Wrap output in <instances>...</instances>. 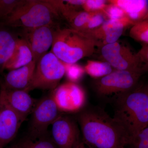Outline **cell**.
<instances>
[{
	"instance_id": "1",
	"label": "cell",
	"mask_w": 148,
	"mask_h": 148,
	"mask_svg": "<svg viewBox=\"0 0 148 148\" xmlns=\"http://www.w3.org/2000/svg\"><path fill=\"white\" fill-rule=\"evenodd\" d=\"M84 143L89 148H125L128 139L113 118L99 109L86 110L78 117Z\"/></svg>"
},
{
	"instance_id": "2",
	"label": "cell",
	"mask_w": 148,
	"mask_h": 148,
	"mask_svg": "<svg viewBox=\"0 0 148 148\" xmlns=\"http://www.w3.org/2000/svg\"><path fill=\"white\" fill-rule=\"evenodd\" d=\"M113 118L126 134L128 144L148 126V90L132 89L117 95Z\"/></svg>"
},
{
	"instance_id": "3",
	"label": "cell",
	"mask_w": 148,
	"mask_h": 148,
	"mask_svg": "<svg viewBox=\"0 0 148 148\" xmlns=\"http://www.w3.org/2000/svg\"><path fill=\"white\" fill-rule=\"evenodd\" d=\"M100 43L91 35L72 28L57 27L51 51L66 64L92 55Z\"/></svg>"
},
{
	"instance_id": "4",
	"label": "cell",
	"mask_w": 148,
	"mask_h": 148,
	"mask_svg": "<svg viewBox=\"0 0 148 148\" xmlns=\"http://www.w3.org/2000/svg\"><path fill=\"white\" fill-rule=\"evenodd\" d=\"M59 16L47 0H24L2 21L10 27L32 29L56 24V20Z\"/></svg>"
},
{
	"instance_id": "5",
	"label": "cell",
	"mask_w": 148,
	"mask_h": 148,
	"mask_svg": "<svg viewBox=\"0 0 148 148\" xmlns=\"http://www.w3.org/2000/svg\"><path fill=\"white\" fill-rule=\"evenodd\" d=\"M65 75L64 62L51 51L47 52L37 62L32 82L26 91L54 90Z\"/></svg>"
},
{
	"instance_id": "6",
	"label": "cell",
	"mask_w": 148,
	"mask_h": 148,
	"mask_svg": "<svg viewBox=\"0 0 148 148\" xmlns=\"http://www.w3.org/2000/svg\"><path fill=\"white\" fill-rule=\"evenodd\" d=\"M145 65L135 70H116L93 83L95 92L101 96H117L133 89L143 73L147 71Z\"/></svg>"
},
{
	"instance_id": "7",
	"label": "cell",
	"mask_w": 148,
	"mask_h": 148,
	"mask_svg": "<svg viewBox=\"0 0 148 148\" xmlns=\"http://www.w3.org/2000/svg\"><path fill=\"white\" fill-rule=\"evenodd\" d=\"M52 94L38 101L32 113L27 137L36 140L48 135V128L61 115Z\"/></svg>"
},
{
	"instance_id": "8",
	"label": "cell",
	"mask_w": 148,
	"mask_h": 148,
	"mask_svg": "<svg viewBox=\"0 0 148 148\" xmlns=\"http://www.w3.org/2000/svg\"><path fill=\"white\" fill-rule=\"evenodd\" d=\"M101 51L105 61L116 70H135L144 66L137 53L134 54L129 48L118 41L103 45Z\"/></svg>"
},
{
	"instance_id": "9",
	"label": "cell",
	"mask_w": 148,
	"mask_h": 148,
	"mask_svg": "<svg viewBox=\"0 0 148 148\" xmlns=\"http://www.w3.org/2000/svg\"><path fill=\"white\" fill-rule=\"evenodd\" d=\"M51 93L61 112H77L85 104L84 90L75 83L69 82L58 86Z\"/></svg>"
},
{
	"instance_id": "10",
	"label": "cell",
	"mask_w": 148,
	"mask_h": 148,
	"mask_svg": "<svg viewBox=\"0 0 148 148\" xmlns=\"http://www.w3.org/2000/svg\"><path fill=\"white\" fill-rule=\"evenodd\" d=\"M57 27L56 24H54L24 29V38L31 48L34 60L36 64L52 46Z\"/></svg>"
},
{
	"instance_id": "11",
	"label": "cell",
	"mask_w": 148,
	"mask_h": 148,
	"mask_svg": "<svg viewBox=\"0 0 148 148\" xmlns=\"http://www.w3.org/2000/svg\"><path fill=\"white\" fill-rule=\"evenodd\" d=\"M77 125L69 117H58L51 125V138L58 148H75L80 143Z\"/></svg>"
},
{
	"instance_id": "12",
	"label": "cell",
	"mask_w": 148,
	"mask_h": 148,
	"mask_svg": "<svg viewBox=\"0 0 148 148\" xmlns=\"http://www.w3.org/2000/svg\"><path fill=\"white\" fill-rule=\"evenodd\" d=\"M24 90H12L1 84L0 103L5 104L26 120L32 114L38 101Z\"/></svg>"
},
{
	"instance_id": "13",
	"label": "cell",
	"mask_w": 148,
	"mask_h": 148,
	"mask_svg": "<svg viewBox=\"0 0 148 148\" xmlns=\"http://www.w3.org/2000/svg\"><path fill=\"white\" fill-rule=\"evenodd\" d=\"M24 121L15 111L0 103V148H5L13 140Z\"/></svg>"
},
{
	"instance_id": "14",
	"label": "cell",
	"mask_w": 148,
	"mask_h": 148,
	"mask_svg": "<svg viewBox=\"0 0 148 148\" xmlns=\"http://www.w3.org/2000/svg\"><path fill=\"white\" fill-rule=\"evenodd\" d=\"M127 16L119 19H108L98 29L88 33L102 44L112 43L118 41L125 28L133 25Z\"/></svg>"
},
{
	"instance_id": "15",
	"label": "cell",
	"mask_w": 148,
	"mask_h": 148,
	"mask_svg": "<svg viewBox=\"0 0 148 148\" xmlns=\"http://www.w3.org/2000/svg\"><path fill=\"white\" fill-rule=\"evenodd\" d=\"M36 66V63L33 60L26 66L9 71L1 84L7 89L27 91L32 82Z\"/></svg>"
},
{
	"instance_id": "16",
	"label": "cell",
	"mask_w": 148,
	"mask_h": 148,
	"mask_svg": "<svg viewBox=\"0 0 148 148\" xmlns=\"http://www.w3.org/2000/svg\"><path fill=\"white\" fill-rule=\"evenodd\" d=\"M108 3L119 7L133 24L148 18V2L145 0H110Z\"/></svg>"
},
{
	"instance_id": "17",
	"label": "cell",
	"mask_w": 148,
	"mask_h": 148,
	"mask_svg": "<svg viewBox=\"0 0 148 148\" xmlns=\"http://www.w3.org/2000/svg\"><path fill=\"white\" fill-rule=\"evenodd\" d=\"M33 60V53L27 41L24 38H17L14 51L1 71L18 69L29 64Z\"/></svg>"
},
{
	"instance_id": "18",
	"label": "cell",
	"mask_w": 148,
	"mask_h": 148,
	"mask_svg": "<svg viewBox=\"0 0 148 148\" xmlns=\"http://www.w3.org/2000/svg\"><path fill=\"white\" fill-rule=\"evenodd\" d=\"M17 38L5 29H0V69L7 62L13 53Z\"/></svg>"
},
{
	"instance_id": "19",
	"label": "cell",
	"mask_w": 148,
	"mask_h": 148,
	"mask_svg": "<svg viewBox=\"0 0 148 148\" xmlns=\"http://www.w3.org/2000/svg\"><path fill=\"white\" fill-rule=\"evenodd\" d=\"M10 148H58L48 135L42 138L32 140L28 137L22 138Z\"/></svg>"
},
{
	"instance_id": "20",
	"label": "cell",
	"mask_w": 148,
	"mask_h": 148,
	"mask_svg": "<svg viewBox=\"0 0 148 148\" xmlns=\"http://www.w3.org/2000/svg\"><path fill=\"white\" fill-rule=\"evenodd\" d=\"M85 71L92 78L98 79L113 71L112 67L107 61H88L84 67Z\"/></svg>"
},
{
	"instance_id": "21",
	"label": "cell",
	"mask_w": 148,
	"mask_h": 148,
	"mask_svg": "<svg viewBox=\"0 0 148 148\" xmlns=\"http://www.w3.org/2000/svg\"><path fill=\"white\" fill-rule=\"evenodd\" d=\"M129 36L136 41L148 44V18L133 24L130 30Z\"/></svg>"
},
{
	"instance_id": "22",
	"label": "cell",
	"mask_w": 148,
	"mask_h": 148,
	"mask_svg": "<svg viewBox=\"0 0 148 148\" xmlns=\"http://www.w3.org/2000/svg\"><path fill=\"white\" fill-rule=\"evenodd\" d=\"M91 12L85 11H74L67 18L66 20L69 22L71 28L82 32L87 23Z\"/></svg>"
},
{
	"instance_id": "23",
	"label": "cell",
	"mask_w": 148,
	"mask_h": 148,
	"mask_svg": "<svg viewBox=\"0 0 148 148\" xmlns=\"http://www.w3.org/2000/svg\"><path fill=\"white\" fill-rule=\"evenodd\" d=\"M108 19L103 11L91 12L89 20L82 32L88 34L101 27Z\"/></svg>"
},
{
	"instance_id": "24",
	"label": "cell",
	"mask_w": 148,
	"mask_h": 148,
	"mask_svg": "<svg viewBox=\"0 0 148 148\" xmlns=\"http://www.w3.org/2000/svg\"><path fill=\"white\" fill-rule=\"evenodd\" d=\"M65 75L70 82L75 83L79 81L84 75L85 70L76 64H69L64 63Z\"/></svg>"
},
{
	"instance_id": "25",
	"label": "cell",
	"mask_w": 148,
	"mask_h": 148,
	"mask_svg": "<svg viewBox=\"0 0 148 148\" xmlns=\"http://www.w3.org/2000/svg\"><path fill=\"white\" fill-rule=\"evenodd\" d=\"M24 0H0V20L3 21L23 2Z\"/></svg>"
},
{
	"instance_id": "26",
	"label": "cell",
	"mask_w": 148,
	"mask_h": 148,
	"mask_svg": "<svg viewBox=\"0 0 148 148\" xmlns=\"http://www.w3.org/2000/svg\"><path fill=\"white\" fill-rule=\"evenodd\" d=\"M126 147L148 148V126L130 140Z\"/></svg>"
},
{
	"instance_id": "27",
	"label": "cell",
	"mask_w": 148,
	"mask_h": 148,
	"mask_svg": "<svg viewBox=\"0 0 148 148\" xmlns=\"http://www.w3.org/2000/svg\"><path fill=\"white\" fill-rule=\"evenodd\" d=\"M103 12L108 19H121L127 16L122 9L110 3L107 5Z\"/></svg>"
},
{
	"instance_id": "28",
	"label": "cell",
	"mask_w": 148,
	"mask_h": 148,
	"mask_svg": "<svg viewBox=\"0 0 148 148\" xmlns=\"http://www.w3.org/2000/svg\"><path fill=\"white\" fill-rule=\"evenodd\" d=\"M107 1L103 0H87L82 8L85 11L92 12L103 11L107 5Z\"/></svg>"
},
{
	"instance_id": "29",
	"label": "cell",
	"mask_w": 148,
	"mask_h": 148,
	"mask_svg": "<svg viewBox=\"0 0 148 148\" xmlns=\"http://www.w3.org/2000/svg\"><path fill=\"white\" fill-rule=\"evenodd\" d=\"M137 54L140 61L148 70V44L144 45Z\"/></svg>"
},
{
	"instance_id": "30",
	"label": "cell",
	"mask_w": 148,
	"mask_h": 148,
	"mask_svg": "<svg viewBox=\"0 0 148 148\" xmlns=\"http://www.w3.org/2000/svg\"><path fill=\"white\" fill-rule=\"evenodd\" d=\"M75 148H86L85 145L83 142H80Z\"/></svg>"
},
{
	"instance_id": "31",
	"label": "cell",
	"mask_w": 148,
	"mask_h": 148,
	"mask_svg": "<svg viewBox=\"0 0 148 148\" xmlns=\"http://www.w3.org/2000/svg\"><path fill=\"white\" fill-rule=\"evenodd\" d=\"M126 148H128L126 147Z\"/></svg>"
},
{
	"instance_id": "32",
	"label": "cell",
	"mask_w": 148,
	"mask_h": 148,
	"mask_svg": "<svg viewBox=\"0 0 148 148\" xmlns=\"http://www.w3.org/2000/svg\"></svg>"
}]
</instances>
